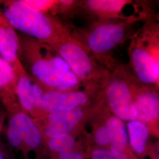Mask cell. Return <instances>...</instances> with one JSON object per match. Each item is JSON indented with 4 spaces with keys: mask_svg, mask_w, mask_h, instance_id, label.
<instances>
[{
    "mask_svg": "<svg viewBox=\"0 0 159 159\" xmlns=\"http://www.w3.org/2000/svg\"><path fill=\"white\" fill-rule=\"evenodd\" d=\"M35 51H23L30 64L34 76L54 90L69 91L77 87L80 80L66 61L54 54L46 46H41Z\"/></svg>",
    "mask_w": 159,
    "mask_h": 159,
    "instance_id": "obj_1",
    "label": "cell"
},
{
    "mask_svg": "<svg viewBox=\"0 0 159 159\" xmlns=\"http://www.w3.org/2000/svg\"><path fill=\"white\" fill-rule=\"evenodd\" d=\"M0 12L14 29L48 45L57 43V31L51 19L24 1L5 2Z\"/></svg>",
    "mask_w": 159,
    "mask_h": 159,
    "instance_id": "obj_2",
    "label": "cell"
},
{
    "mask_svg": "<svg viewBox=\"0 0 159 159\" xmlns=\"http://www.w3.org/2000/svg\"><path fill=\"white\" fill-rule=\"evenodd\" d=\"M108 104L116 117L122 120H136L134 102L129 85L124 80L114 79L106 90Z\"/></svg>",
    "mask_w": 159,
    "mask_h": 159,
    "instance_id": "obj_3",
    "label": "cell"
},
{
    "mask_svg": "<svg viewBox=\"0 0 159 159\" xmlns=\"http://www.w3.org/2000/svg\"><path fill=\"white\" fill-rule=\"evenodd\" d=\"M125 34V28L121 24H102L90 32L87 37V46L94 53L102 54L119 44Z\"/></svg>",
    "mask_w": 159,
    "mask_h": 159,
    "instance_id": "obj_4",
    "label": "cell"
},
{
    "mask_svg": "<svg viewBox=\"0 0 159 159\" xmlns=\"http://www.w3.org/2000/svg\"><path fill=\"white\" fill-rule=\"evenodd\" d=\"M8 137L13 146H18L23 140L31 148L40 145L41 137L40 131L33 121L24 113H18L10 121Z\"/></svg>",
    "mask_w": 159,
    "mask_h": 159,
    "instance_id": "obj_5",
    "label": "cell"
},
{
    "mask_svg": "<svg viewBox=\"0 0 159 159\" xmlns=\"http://www.w3.org/2000/svg\"><path fill=\"white\" fill-rule=\"evenodd\" d=\"M57 51L79 80L86 79L90 75L93 71L91 58L79 44L71 41L63 42L58 46Z\"/></svg>",
    "mask_w": 159,
    "mask_h": 159,
    "instance_id": "obj_6",
    "label": "cell"
},
{
    "mask_svg": "<svg viewBox=\"0 0 159 159\" xmlns=\"http://www.w3.org/2000/svg\"><path fill=\"white\" fill-rule=\"evenodd\" d=\"M19 50L16 31L0 12V56L11 65L17 77L25 73L19 59Z\"/></svg>",
    "mask_w": 159,
    "mask_h": 159,
    "instance_id": "obj_7",
    "label": "cell"
},
{
    "mask_svg": "<svg viewBox=\"0 0 159 159\" xmlns=\"http://www.w3.org/2000/svg\"><path fill=\"white\" fill-rule=\"evenodd\" d=\"M88 100L81 91H61L51 90L44 93L41 109L51 114L77 108Z\"/></svg>",
    "mask_w": 159,
    "mask_h": 159,
    "instance_id": "obj_8",
    "label": "cell"
},
{
    "mask_svg": "<svg viewBox=\"0 0 159 159\" xmlns=\"http://www.w3.org/2000/svg\"><path fill=\"white\" fill-rule=\"evenodd\" d=\"M131 62L137 77L145 84L156 83L159 77L158 60L145 47H134L131 52Z\"/></svg>",
    "mask_w": 159,
    "mask_h": 159,
    "instance_id": "obj_9",
    "label": "cell"
},
{
    "mask_svg": "<svg viewBox=\"0 0 159 159\" xmlns=\"http://www.w3.org/2000/svg\"><path fill=\"white\" fill-rule=\"evenodd\" d=\"M79 108L49 114L48 123L45 129L46 136L51 139L68 135L83 117Z\"/></svg>",
    "mask_w": 159,
    "mask_h": 159,
    "instance_id": "obj_10",
    "label": "cell"
},
{
    "mask_svg": "<svg viewBox=\"0 0 159 159\" xmlns=\"http://www.w3.org/2000/svg\"><path fill=\"white\" fill-rule=\"evenodd\" d=\"M16 94L22 106L26 110L41 109L44 92L40 86L34 83L26 73L18 77Z\"/></svg>",
    "mask_w": 159,
    "mask_h": 159,
    "instance_id": "obj_11",
    "label": "cell"
},
{
    "mask_svg": "<svg viewBox=\"0 0 159 159\" xmlns=\"http://www.w3.org/2000/svg\"><path fill=\"white\" fill-rule=\"evenodd\" d=\"M134 102L137 121L144 123L151 122L158 117L159 97L154 92L142 91Z\"/></svg>",
    "mask_w": 159,
    "mask_h": 159,
    "instance_id": "obj_12",
    "label": "cell"
},
{
    "mask_svg": "<svg viewBox=\"0 0 159 159\" xmlns=\"http://www.w3.org/2000/svg\"><path fill=\"white\" fill-rule=\"evenodd\" d=\"M106 127L108 131L111 152L121 153L127 142V133L123 120L116 116L111 117L107 120Z\"/></svg>",
    "mask_w": 159,
    "mask_h": 159,
    "instance_id": "obj_13",
    "label": "cell"
},
{
    "mask_svg": "<svg viewBox=\"0 0 159 159\" xmlns=\"http://www.w3.org/2000/svg\"><path fill=\"white\" fill-rule=\"evenodd\" d=\"M18 77L11 65L0 56V95L15 96Z\"/></svg>",
    "mask_w": 159,
    "mask_h": 159,
    "instance_id": "obj_14",
    "label": "cell"
},
{
    "mask_svg": "<svg viewBox=\"0 0 159 159\" xmlns=\"http://www.w3.org/2000/svg\"><path fill=\"white\" fill-rule=\"evenodd\" d=\"M131 145L137 153L144 151L149 136L148 127L137 120L129 121L127 125Z\"/></svg>",
    "mask_w": 159,
    "mask_h": 159,
    "instance_id": "obj_15",
    "label": "cell"
},
{
    "mask_svg": "<svg viewBox=\"0 0 159 159\" xmlns=\"http://www.w3.org/2000/svg\"><path fill=\"white\" fill-rule=\"evenodd\" d=\"M127 1L120 0H89L88 7L94 11L103 13H116L121 10Z\"/></svg>",
    "mask_w": 159,
    "mask_h": 159,
    "instance_id": "obj_16",
    "label": "cell"
},
{
    "mask_svg": "<svg viewBox=\"0 0 159 159\" xmlns=\"http://www.w3.org/2000/svg\"><path fill=\"white\" fill-rule=\"evenodd\" d=\"M74 144L73 138L69 135L52 138L48 143L51 150L59 153L60 154L71 152Z\"/></svg>",
    "mask_w": 159,
    "mask_h": 159,
    "instance_id": "obj_17",
    "label": "cell"
},
{
    "mask_svg": "<svg viewBox=\"0 0 159 159\" xmlns=\"http://www.w3.org/2000/svg\"><path fill=\"white\" fill-rule=\"evenodd\" d=\"M93 159H127L125 155L115 153L111 151L96 150L92 154Z\"/></svg>",
    "mask_w": 159,
    "mask_h": 159,
    "instance_id": "obj_18",
    "label": "cell"
},
{
    "mask_svg": "<svg viewBox=\"0 0 159 159\" xmlns=\"http://www.w3.org/2000/svg\"><path fill=\"white\" fill-rule=\"evenodd\" d=\"M24 1L27 5L42 12L50 8L55 2L48 0H24Z\"/></svg>",
    "mask_w": 159,
    "mask_h": 159,
    "instance_id": "obj_19",
    "label": "cell"
},
{
    "mask_svg": "<svg viewBox=\"0 0 159 159\" xmlns=\"http://www.w3.org/2000/svg\"><path fill=\"white\" fill-rule=\"evenodd\" d=\"M95 140L99 145L104 146L110 143L108 131L106 126L99 128L94 135Z\"/></svg>",
    "mask_w": 159,
    "mask_h": 159,
    "instance_id": "obj_20",
    "label": "cell"
},
{
    "mask_svg": "<svg viewBox=\"0 0 159 159\" xmlns=\"http://www.w3.org/2000/svg\"><path fill=\"white\" fill-rule=\"evenodd\" d=\"M59 159H83L81 154L77 152H71L67 153L60 154Z\"/></svg>",
    "mask_w": 159,
    "mask_h": 159,
    "instance_id": "obj_21",
    "label": "cell"
},
{
    "mask_svg": "<svg viewBox=\"0 0 159 159\" xmlns=\"http://www.w3.org/2000/svg\"><path fill=\"white\" fill-rule=\"evenodd\" d=\"M0 159H3V157H2V155H1V154L0 153Z\"/></svg>",
    "mask_w": 159,
    "mask_h": 159,
    "instance_id": "obj_22",
    "label": "cell"
}]
</instances>
